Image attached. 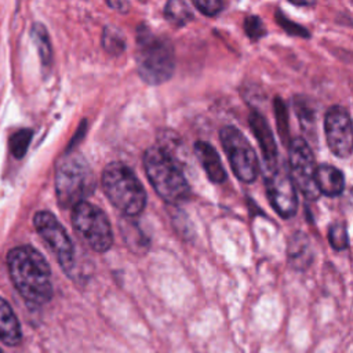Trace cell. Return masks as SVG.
Segmentation results:
<instances>
[{"label":"cell","instance_id":"cell-1","mask_svg":"<svg viewBox=\"0 0 353 353\" xmlns=\"http://www.w3.org/2000/svg\"><path fill=\"white\" fill-rule=\"evenodd\" d=\"M10 279L21 296L33 306L52 298L51 269L46 258L32 245H18L7 254Z\"/></svg>","mask_w":353,"mask_h":353},{"label":"cell","instance_id":"cell-2","mask_svg":"<svg viewBox=\"0 0 353 353\" xmlns=\"http://www.w3.org/2000/svg\"><path fill=\"white\" fill-rule=\"evenodd\" d=\"M137 69L141 79L150 85L168 81L175 72V52L171 41L156 34L145 23L137 29Z\"/></svg>","mask_w":353,"mask_h":353},{"label":"cell","instance_id":"cell-3","mask_svg":"<svg viewBox=\"0 0 353 353\" xmlns=\"http://www.w3.org/2000/svg\"><path fill=\"white\" fill-rule=\"evenodd\" d=\"M143 168L156 193L170 204L185 201L190 194L189 183L179 163L159 145L143 153Z\"/></svg>","mask_w":353,"mask_h":353},{"label":"cell","instance_id":"cell-4","mask_svg":"<svg viewBox=\"0 0 353 353\" xmlns=\"http://www.w3.org/2000/svg\"><path fill=\"white\" fill-rule=\"evenodd\" d=\"M103 193L127 218L139 215L146 205V192L130 167L120 161L109 163L101 176Z\"/></svg>","mask_w":353,"mask_h":353},{"label":"cell","instance_id":"cell-5","mask_svg":"<svg viewBox=\"0 0 353 353\" xmlns=\"http://www.w3.org/2000/svg\"><path fill=\"white\" fill-rule=\"evenodd\" d=\"M97 186L95 175L80 153H65L55 165V193L62 208L84 201Z\"/></svg>","mask_w":353,"mask_h":353},{"label":"cell","instance_id":"cell-6","mask_svg":"<svg viewBox=\"0 0 353 353\" xmlns=\"http://www.w3.org/2000/svg\"><path fill=\"white\" fill-rule=\"evenodd\" d=\"M72 226L81 240L97 252H106L113 244V232L106 214L84 200L72 207Z\"/></svg>","mask_w":353,"mask_h":353},{"label":"cell","instance_id":"cell-7","mask_svg":"<svg viewBox=\"0 0 353 353\" xmlns=\"http://www.w3.org/2000/svg\"><path fill=\"white\" fill-rule=\"evenodd\" d=\"M219 139L234 175L243 182H254L259 174V161L243 132L234 125H225L219 132Z\"/></svg>","mask_w":353,"mask_h":353},{"label":"cell","instance_id":"cell-8","mask_svg":"<svg viewBox=\"0 0 353 353\" xmlns=\"http://www.w3.org/2000/svg\"><path fill=\"white\" fill-rule=\"evenodd\" d=\"M263 175L266 194L273 210L281 218L294 216L298 208V196L288 165L283 160H277L272 165H265Z\"/></svg>","mask_w":353,"mask_h":353},{"label":"cell","instance_id":"cell-9","mask_svg":"<svg viewBox=\"0 0 353 353\" xmlns=\"http://www.w3.org/2000/svg\"><path fill=\"white\" fill-rule=\"evenodd\" d=\"M33 225L39 236L57 256L62 270L72 277L74 270V247L65 228L50 211L36 212L33 216Z\"/></svg>","mask_w":353,"mask_h":353},{"label":"cell","instance_id":"cell-10","mask_svg":"<svg viewBox=\"0 0 353 353\" xmlns=\"http://www.w3.org/2000/svg\"><path fill=\"white\" fill-rule=\"evenodd\" d=\"M288 171L295 188L309 199L316 200L320 192L316 186V160L309 143L303 138H294L288 143Z\"/></svg>","mask_w":353,"mask_h":353},{"label":"cell","instance_id":"cell-11","mask_svg":"<svg viewBox=\"0 0 353 353\" xmlns=\"http://www.w3.org/2000/svg\"><path fill=\"white\" fill-rule=\"evenodd\" d=\"M325 139L330 150L341 159L352 154V121L349 112L342 106H332L324 119Z\"/></svg>","mask_w":353,"mask_h":353},{"label":"cell","instance_id":"cell-12","mask_svg":"<svg viewBox=\"0 0 353 353\" xmlns=\"http://www.w3.org/2000/svg\"><path fill=\"white\" fill-rule=\"evenodd\" d=\"M250 128L252 130L255 138L258 139L259 148L262 150L265 165L274 164L277 159V146L273 137V132L270 130V125L268 124L266 119L256 110H252L248 117Z\"/></svg>","mask_w":353,"mask_h":353},{"label":"cell","instance_id":"cell-13","mask_svg":"<svg viewBox=\"0 0 353 353\" xmlns=\"http://www.w3.org/2000/svg\"><path fill=\"white\" fill-rule=\"evenodd\" d=\"M313 248L309 237L302 232H295L287 243V261L295 270H305L313 262Z\"/></svg>","mask_w":353,"mask_h":353},{"label":"cell","instance_id":"cell-14","mask_svg":"<svg viewBox=\"0 0 353 353\" xmlns=\"http://www.w3.org/2000/svg\"><path fill=\"white\" fill-rule=\"evenodd\" d=\"M194 153L211 182L221 183L226 179V171L218 152L212 145L204 141H197L194 143Z\"/></svg>","mask_w":353,"mask_h":353},{"label":"cell","instance_id":"cell-15","mask_svg":"<svg viewBox=\"0 0 353 353\" xmlns=\"http://www.w3.org/2000/svg\"><path fill=\"white\" fill-rule=\"evenodd\" d=\"M314 179L319 192L330 197L339 196L345 189L343 174L336 167L330 164L319 165Z\"/></svg>","mask_w":353,"mask_h":353},{"label":"cell","instance_id":"cell-16","mask_svg":"<svg viewBox=\"0 0 353 353\" xmlns=\"http://www.w3.org/2000/svg\"><path fill=\"white\" fill-rule=\"evenodd\" d=\"M22 339V330L12 307L0 296V341L8 346H17Z\"/></svg>","mask_w":353,"mask_h":353},{"label":"cell","instance_id":"cell-17","mask_svg":"<svg viewBox=\"0 0 353 353\" xmlns=\"http://www.w3.org/2000/svg\"><path fill=\"white\" fill-rule=\"evenodd\" d=\"M32 40L36 44L40 62L44 69H50L52 65V48H51V41L47 33V29L43 23L34 22L30 30Z\"/></svg>","mask_w":353,"mask_h":353},{"label":"cell","instance_id":"cell-18","mask_svg":"<svg viewBox=\"0 0 353 353\" xmlns=\"http://www.w3.org/2000/svg\"><path fill=\"white\" fill-rule=\"evenodd\" d=\"M164 15L174 26H183L193 18L190 4L183 0H170L164 6Z\"/></svg>","mask_w":353,"mask_h":353},{"label":"cell","instance_id":"cell-19","mask_svg":"<svg viewBox=\"0 0 353 353\" xmlns=\"http://www.w3.org/2000/svg\"><path fill=\"white\" fill-rule=\"evenodd\" d=\"M120 230L123 232L124 241L130 247V250L138 251V252H145L146 247L149 245V241L146 240L142 230L139 229V226L135 222L123 219V222H120Z\"/></svg>","mask_w":353,"mask_h":353},{"label":"cell","instance_id":"cell-20","mask_svg":"<svg viewBox=\"0 0 353 353\" xmlns=\"http://www.w3.org/2000/svg\"><path fill=\"white\" fill-rule=\"evenodd\" d=\"M102 47L110 55H120L125 50V39L123 32L116 26H106L102 33Z\"/></svg>","mask_w":353,"mask_h":353},{"label":"cell","instance_id":"cell-21","mask_svg":"<svg viewBox=\"0 0 353 353\" xmlns=\"http://www.w3.org/2000/svg\"><path fill=\"white\" fill-rule=\"evenodd\" d=\"M294 108H295L296 116L301 120L302 127L307 131H313V128H314V108H312L310 101L307 98L295 97Z\"/></svg>","mask_w":353,"mask_h":353},{"label":"cell","instance_id":"cell-22","mask_svg":"<svg viewBox=\"0 0 353 353\" xmlns=\"http://www.w3.org/2000/svg\"><path fill=\"white\" fill-rule=\"evenodd\" d=\"M33 131L23 128L17 132H14L10 138V150L15 159H22L29 148V143L32 141Z\"/></svg>","mask_w":353,"mask_h":353},{"label":"cell","instance_id":"cell-23","mask_svg":"<svg viewBox=\"0 0 353 353\" xmlns=\"http://www.w3.org/2000/svg\"><path fill=\"white\" fill-rule=\"evenodd\" d=\"M328 241H330V245L336 251H342L349 245L347 229L343 222H335L330 226Z\"/></svg>","mask_w":353,"mask_h":353},{"label":"cell","instance_id":"cell-24","mask_svg":"<svg viewBox=\"0 0 353 353\" xmlns=\"http://www.w3.org/2000/svg\"><path fill=\"white\" fill-rule=\"evenodd\" d=\"M273 106H274V116L277 120L279 135L284 142V145L287 146L290 143V139H288V114H287L285 105L281 101V98H274Z\"/></svg>","mask_w":353,"mask_h":353},{"label":"cell","instance_id":"cell-25","mask_svg":"<svg viewBox=\"0 0 353 353\" xmlns=\"http://www.w3.org/2000/svg\"><path fill=\"white\" fill-rule=\"evenodd\" d=\"M244 30L251 40H258L266 34V29L261 21V18L256 15H250L245 18Z\"/></svg>","mask_w":353,"mask_h":353},{"label":"cell","instance_id":"cell-26","mask_svg":"<svg viewBox=\"0 0 353 353\" xmlns=\"http://www.w3.org/2000/svg\"><path fill=\"white\" fill-rule=\"evenodd\" d=\"M192 4L207 17H214L219 14L225 7V4L219 0H194Z\"/></svg>","mask_w":353,"mask_h":353},{"label":"cell","instance_id":"cell-27","mask_svg":"<svg viewBox=\"0 0 353 353\" xmlns=\"http://www.w3.org/2000/svg\"><path fill=\"white\" fill-rule=\"evenodd\" d=\"M276 18H277V22L280 23V26H281L288 34H296V36H302V37H307V36H309V32H307L305 28H302V26H299V25H296V23H292V21H290L288 18H285V17L280 12V10L276 12Z\"/></svg>","mask_w":353,"mask_h":353},{"label":"cell","instance_id":"cell-28","mask_svg":"<svg viewBox=\"0 0 353 353\" xmlns=\"http://www.w3.org/2000/svg\"><path fill=\"white\" fill-rule=\"evenodd\" d=\"M106 6H109L110 8L119 11V12H127L130 8V3L128 1H121V0H112V1H106Z\"/></svg>","mask_w":353,"mask_h":353},{"label":"cell","instance_id":"cell-29","mask_svg":"<svg viewBox=\"0 0 353 353\" xmlns=\"http://www.w3.org/2000/svg\"><path fill=\"white\" fill-rule=\"evenodd\" d=\"M0 353H4V352H3V350H1V349H0Z\"/></svg>","mask_w":353,"mask_h":353}]
</instances>
